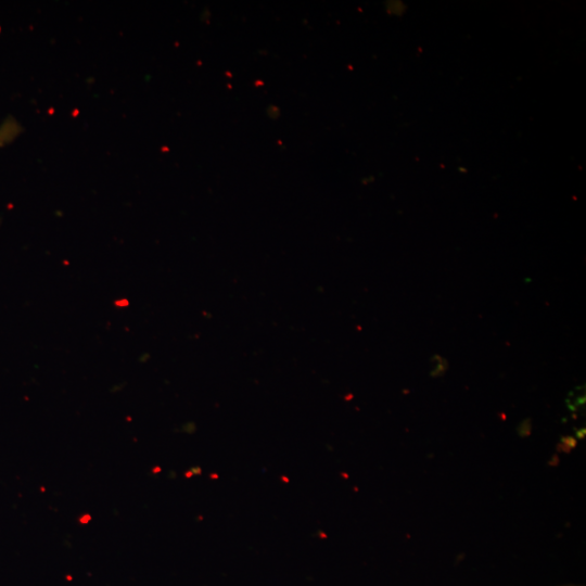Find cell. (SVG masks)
<instances>
[{
    "instance_id": "cell-1",
    "label": "cell",
    "mask_w": 586,
    "mask_h": 586,
    "mask_svg": "<svg viewBox=\"0 0 586 586\" xmlns=\"http://www.w3.org/2000/svg\"><path fill=\"white\" fill-rule=\"evenodd\" d=\"M563 586H579V585H572V584H571V585H563Z\"/></svg>"
}]
</instances>
